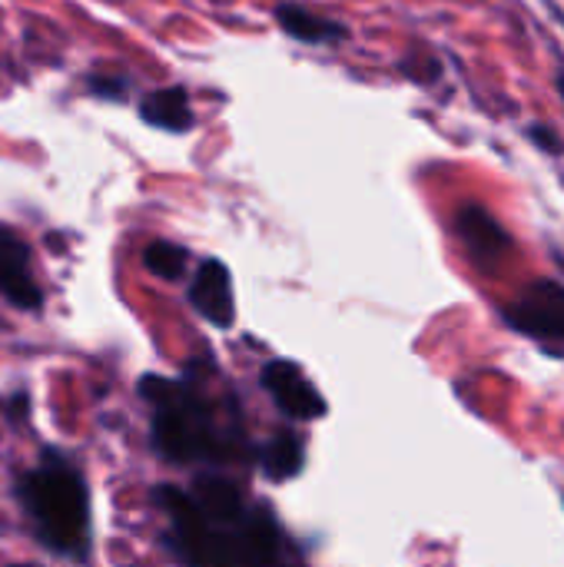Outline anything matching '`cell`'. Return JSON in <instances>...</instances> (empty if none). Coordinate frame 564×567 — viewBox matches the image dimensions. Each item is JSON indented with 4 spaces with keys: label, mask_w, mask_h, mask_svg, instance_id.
Masks as SVG:
<instances>
[{
    "label": "cell",
    "mask_w": 564,
    "mask_h": 567,
    "mask_svg": "<svg viewBox=\"0 0 564 567\" xmlns=\"http://www.w3.org/2000/svg\"><path fill=\"white\" fill-rule=\"evenodd\" d=\"M86 90L96 100H110V103H123L130 96V80L123 73H90L86 76Z\"/></svg>",
    "instance_id": "obj_14"
},
{
    "label": "cell",
    "mask_w": 564,
    "mask_h": 567,
    "mask_svg": "<svg viewBox=\"0 0 564 567\" xmlns=\"http://www.w3.org/2000/svg\"><path fill=\"white\" fill-rule=\"evenodd\" d=\"M509 329L539 342L548 355L564 359V282L539 279L509 309Z\"/></svg>",
    "instance_id": "obj_4"
},
{
    "label": "cell",
    "mask_w": 564,
    "mask_h": 567,
    "mask_svg": "<svg viewBox=\"0 0 564 567\" xmlns=\"http://www.w3.org/2000/svg\"><path fill=\"white\" fill-rule=\"evenodd\" d=\"M529 136L545 150V153H562V140H558V133L552 130V126H545V123H535L532 130H529Z\"/></svg>",
    "instance_id": "obj_15"
},
{
    "label": "cell",
    "mask_w": 564,
    "mask_h": 567,
    "mask_svg": "<svg viewBox=\"0 0 564 567\" xmlns=\"http://www.w3.org/2000/svg\"><path fill=\"white\" fill-rule=\"evenodd\" d=\"M558 93H562V103H564V70L558 73Z\"/></svg>",
    "instance_id": "obj_17"
},
{
    "label": "cell",
    "mask_w": 564,
    "mask_h": 567,
    "mask_svg": "<svg viewBox=\"0 0 564 567\" xmlns=\"http://www.w3.org/2000/svg\"><path fill=\"white\" fill-rule=\"evenodd\" d=\"M263 389L273 395V402L296 422H316V419H326L329 405L322 399V392L309 382V375L286 362V359H273L266 369H263Z\"/></svg>",
    "instance_id": "obj_6"
},
{
    "label": "cell",
    "mask_w": 564,
    "mask_h": 567,
    "mask_svg": "<svg viewBox=\"0 0 564 567\" xmlns=\"http://www.w3.org/2000/svg\"><path fill=\"white\" fill-rule=\"evenodd\" d=\"M140 399L153 405L150 442L153 452L170 465L193 462H233L239 455V425H223L213 399L199 379H163L143 375Z\"/></svg>",
    "instance_id": "obj_3"
},
{
    "label": "cell",
    "mask_w": 564,
    "mask_h": 567,
    "mask_svg": "<svg viewBox=\"0 0 564 567\" xmlns=\"http://www.w3.org/2000/svg\"><path fill=\"white\" fill-rule=\"evenodd\" d=\"M27 405H30V399H27V392H13V395H7V399H0V412L7 415V419H27Z\"/></svg>",
    "instance_id": "obj_16"
},
{
    "label": "cell",
    "mask_w": 564,
    "mask_h": 567,
    "mask_svg": "<svg viewBox=\"0 0 564 567\" xmlns=\"http://www.w3.org/2000/svg\"><path fill=\"white\" fill-rule=\"evenodd\" d=\"M153 502L166 512L163 548L186 565H276L283 532L273 512H249L243 492L219 478L199 475L189 492L160 485Z\"/></svg>",
    "instance_id": "obj_1"
},
{
    "label": "cell",
    "mask_w": 564,
    "mask_h": 567,
    "mask_svg": "<svg viewBox=\"0 0 564 567\" xmlns=\"http://www.w3.org/2000/svg\"><path fill=\"white\" fill-rule=\"evenodd\" d=\"M306 465V445L296 432H276L263 445V472L273 482H289Z\"/></svg>",
    "instance_id": "obj_11"
},
{
    "label": "cell",
    "mask_w": 564,
    "mask_h": 567,
    "mask_svg": "<svg viewBox=\"0 0 564 567\" xmlns=\"http://www.w3.org/2000/svg\"><path fill=\"white\" fill-rule=\"evenodd\" d=\"M13 498L23 512V522L33 542L63 561H86L93 548V518H90V488L76 462L47 445L40 462L17 475Z\"/></svg>",
    "instance_id": "obj_2"
},
{
    "label": "cell",
    "mask_w": 564,
    "mask_h": 567,
    "mask_svg": "<svg viewBox=\"0 0 564 567\" xmlns=\"http://www.w3.org/2000/svg\"><path fill=\"white\" fill-rule=\"evenodd\" d=\"M143 266L166 279V282H176L186 276V266H189V252L176 243H166V239H153L146 249H143Z\"/></svg>",
    "instance_id": "obj_12"
},
{
    "label": "cell",
    "mask_w": 564,
    "mask_h": 567,
    "mask_svg": "<svg viewBox=\"0 0 564 567\" xmlns=\"http://www.w3.org/2000/svg\"><path fill=\"white\" fill-rule=\"evenodd\" d=\"M140 120L163 133H189L196 126L189 93L183 86H160L140 100Z\"/></svg>",
    "instance_id": "obj_9"
},
{
    "label": "cell",
    "mask_w": 564,
    "mask_h": 567,
    "mask_svg": "<svg viewBox=\"0 0 564 567\" xmlns=\"http://www.w3.org/2000/svg\"><path fill=\"white\" fill-rule=\"evenodd\" d=\"M452 229H455V236L462 239L469 259H472L479 269H485V272L499 269V266L509 259V252H512V233H509L485 206H479V203H465V206L455 213Z\"/></svg>",
    "instance_id": "obj_5"
},
{
    "label": "cell",
    "mask_w": 564,
    "mask_h": 567,
    "mask_svg": "<svg viewBox=\"0 0 564 567\" xmlns=\"http://www.w3.org/2000/svg\"><path fill=\"white\" fill-rule=\"evenodd\" d=\"M189 306L216 329H233L236 322V299H233V276L226 269V262L219 259H203L189 292H186Z\"/></svg>",
    "instance_id": "obj_8"
},
{
    "label": "cell",
    "mask_w": 564,
    "mask_h": 567,
    "mask_svg": "<svg viewBox=\"0 0 564 567\" xmlns=\"http://www.w3.org/2000/svg\"><path fill=\"white\" fill-rule=\"evenodd\" d=\"M399 70H402L409 80L422 83V86L442 80V60H439L429 47H412V50L399 60Z\"/></svg>",
    "instance_id": "obj_13"
},
{
    "label": "cell",
    "mask_w": 564,
    "mask_h": 567,
    "mask_svg": "<svg viewBox=\"0 0 564 567\" xmlns=\"http://www.w3.org/2000/svg\"><path fill=\"white\" fill-rule=\"evenodd\" d=\"M0 296L20 312L43 309V289L33 279L30 246L7 223H0Z\"/></svg>",
    "instance_id": "obj_7"
},
{
    "label": "cell",
    "mask_w": 564,
    "mask_h": 567,
    "mask_svg": "<svg viewBox=\"0 0 564 567\" xmlns=\"http://www.w3.org/2000/svg\"><path fill=\"white\" fill-rule=\"evenodd\" d=\"M276 20L299 43L322 47V43H342V40H349V27L346 23L332 20V17H319L309 7H302V3H289V0L279 3L276 7Z\"/></svg>",
    "instance_id": "obj_10"
}]
</instances>
